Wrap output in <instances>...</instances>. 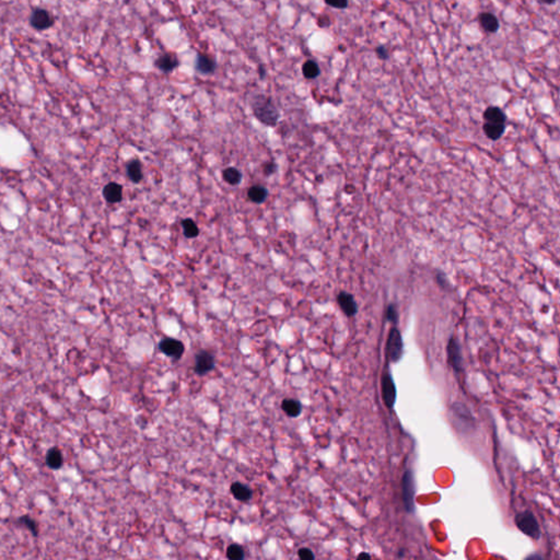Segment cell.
<instances>
[{"mask_svg":"<svg viewBox=\"0 0 560 560\" xmlns=\"http://www.w3.org/2000/svg\"><path fill=\"white\" fill-rule=\"evenodd\" d=\"M436 280L438 282V285H439L442 288V289H447L448 279H447V277H446L445 274H442L439 271V273H438L437 276H436Z\"/></svg>","mask_w":560,"mask_h":560,"instance_id":"4dcf8cb0","label":"cell"},{"mask_svg":"<svg viewBox=\"0 0 560 560\" xmlns=\"http://www.w3.org/2000/svg\"><path fill=\"white\" fill-rule=\"evenodd\" d=\"M337 303L341 309V311L349 318L356 315L358 312V304L351 293L340 291L337 296Z\"/></svg>","mask_w":560,"mask_h":560,"instance_id":"9c48e42d","label":"cell"},{"mask_svg":"<svg viewBox=\"0 0 560 560\" xmlns=\"http://www.w3.org/2000/svg\"><path fill=\"white\" fill-rule=\"evenodd\" d=\"M54 23L52 15L46 10L37 9L33 11L31 15V25L36 30H46Z\"/></svg>","mask_w":560,"mask_h":560,"instance_id":"30bf717a","label":"cell"},{"mask_svg":"<svg viewBox=\"0 0 560 560\" xmlns=\"http://www.w3.org/2000/svg\"><path fill=\"white\" fill-rule=\"evenodd\" d=\"M484 120L485 123H489V124L506 125L507 116L500 108L489 107L487 108L484 112Z\"/></svg>","mask_w":560,"mask_h":560,"instance_id":"8fae6325","label":"cell"},{"mask_svg":"<svg viewBox=\"0 0 560 560\" xmlns=\"http://www.w3.org/2000/svg\"><path fill=\"white\" fill-rule=\"evenodd\" d=\"M46 462L48 464V466L51 468L58 469L59 467H62L63 462H64L62 452H60L57 448H51V450H49L48 453H47Z\"/></svg>","mask_w":560,"mask_h":560,"instance_id":"7402d4cb","label":"cell"},{"mask_svg":"<svg viewBox=\"0 0 560 560\" xmlns=\"http://www.w3.org/2000/svg\"><path fill=\"white\" fill-rule=\"evenodd\" d=\"M361 558H367V559H370V558H371V556L369 555V554L362 553V554H360V555L358 556V559H361Z\"/></svg>","mask_w":560,"mask_h":560,"instance_id":"d6a6232c","label":"cell"},{"mask_svg":"<svg viewBox=\"0 0 560 560\" xmlns=\"http://www.w3.org/2000/svg\"><path fill=\"white\" fill-rule=\"evenodd\" d=\"M302 73L307 79H315L320 75V67L314 60H307L302 66Z\"/></svg>","mask_w":560,"mask_h":560,"instance_id":"603a6c76","label":"cell"},{"mask_svg":"<svg viewBox=\"0 0 560 560\" xmlns=\"http://www.w3.org/2000/svg\"><path fill=\"white\" fill-rule=\"evenodd\" d=\"M385 319L386 321L391 322L393 324H396L397 323V320H398V313H397V309L395 307V304H389L386 308V311H385Z\"/></svg>","mask_w":560,"mask_h":560,"instance_id":"484cf974","label":"cell"},{"mask_svg":"<svg viewBox=\"0 0 560 560\" xmlns=\"http://www.w3.org/2000/svg\"><path fill=\"white\" fill-rule=\"evenodd\" d=\"M195 372L199 375L207 374L215 368V358L208 351H201L195 358Z\"/></svg>","mask_w":560,"mask_h":560,"instance_id":"ba28073f","label":"cell"},{"mask_svg":"<svg viewBox=\"0 0 560 560\" xmlns=\"http://www.w3.org/2000/svg\"><path fill=\"white\" fill-rule=\"evenodd\" d=\"M403 489V502L407 512H414V499H415V480L414 474L407 470L402 479Z\"/></svg>","mask_w":560,"mask_h":560,"instance_id":"277c9868","label":"cell"},{"mask_svg":"<svg viewBox=\"0 0 560 560\" xmlns=\"http://www.w3.org/2000/svg\"><path fill=\"white\" fill-rule=\"evenodd\" d=\"M230 489L232 495H233V497L239 501L245 502L251 500L253 497V492L251 488L242 484V482H233V484L231 485Z\"/></svg>","mask_w":560,"mask_h":560,"instance_id":"5bb4252c","label":"cell"},{"mask_svg":"<svg viewBox=\"0 0 560 560\" xmlns=\"http://www.w3.org/2000/svg\"><path fill=\"white\" fill-rule=\"evenodd\" d=\"M251 107L254 116L262 124L266 126H276L278 123L280 113L270 98L259 94L252 100Z\"/></svg>","mask_w":560,"mask_h":560,"instance_id":"6da1fadb","label":"cell"},{"mask_svg":"<svg viewBox=\"0 0 560 560\" xmlns=\"http://www.w3.org/2000/svg\"><path fill=\"white\" fill-rule=\"evenodd\" d=\"M515 524L518 529L523 532L525 535L530 536L531 539L539 540L541 536V529L535 515L531 511H524L519 513L515 517Z\"/></svg>","mask_w":560,"mask_h":560,"instance_id":"7a4b0ae2","label":"cell"},{"mask_svg":"<svg viewBox=\"0 0 560 560\" xmlns=\"http://www.w3.org/2000/svg\"><path fill=\"white\" fill-rule=\"evenodd\" d=\"M479 24L486 32L496 33L499 30V21L497 16L489 12H484L479 15Z\"/></svg>","mask_w":560,"mask_h":560,"instance_id":"9a60e30c","label":"cell"},{"mask_svg":"<svg viewBox=\"0 0 560 560\" xmlns=\"http://www.w3.org/2000/svg\"><path fill=\"white\" fill-rule=\"evenodd\" d=\"M156 67L162 71V73L165 74H169L171 71H173L177 66H179V60L176 59V57L174 55H171V54H165L162 55V56H160L157 60L156 63Z\"/></svg>","mask_w":560,"mask_h":560,"instance_id":"4fadbf2b","label":"cell"},{"mask_svg":"<svg viewBox=\"0 0 560 560\" xmlns=\"http://www.w3.org/2000/svg\"><path fill=\"white\" fill-rule=\"evenodd\" d=\"M325 2L336 9H345L348 5V0H325Z\"/></svg>","mask_w":560,"mask_h":560,"instance_id":"4316f807","label":"cell"},{"mask_svg":"<svg viewBox=\"0 0 560 560\" xmlns=\"http://www.w3.org/2000/svg\"><path fill=\"white\" fill-rule=\"evenodd\" d=\"M375 53H376V56H378L380 59H387L389 58V53H387V49L385 46L383 45H380L375 48Z\"/></svg>","mask_w":560,"mask_h":560,"instance_id":"f546056e","label":"cell"},{"mask_svg":"<svg viewBox=\"0 0 560 560\" xmlns=\"http://www.w3.org/2000/svg\"><path fill=\"white\" fill-rule=\"evenodd\" d=\"M482 129H484V132L488 139L496 141L498 139H500L501 136L504 134V131H506V125L484 123V125H482Z\"/></svg>","mask_w":560,"mask_h":560,"instance_id":"e0dca14e","label":"cell"},{"mask_svg":"<svg viewBox=\"0 0 560 560\" xmlns=\"http://www.w3.org/2000/svg\"><path fill=\"white\" fill-rule=\"evenodd\" d=\"M281 408L284 410L285 414L289 416V417H298L301 414L302 406L299 401L292 400V398H288L285 400L281 404Z\"/></svg>","mask_w":560,"mask_h":560,"instance_id":"ffe728a7","label":"cell"},{"mask_svg":"<svg viewBox=\"0 0 560 560\" xmlns=\"http://www.w3.org/2000/svg\"><path fill=\"white\" fill-rule=\"evenodd\" d=\"M448 362L453 367V369L458 372L463 368V358H462V351L461 346L457 341L455 337H451L450 340L448 342Z\"/></svg>","mask_w":560,"mask_h":560,"instance_id":"8992f818","label":"cell"},{"mask_svg":"<svg viewBox=\"0 0 560 560\" xmlns=\"http://www.w3.org/2000/svg\"><path fill=\"white\" fill-rule=\"evenodd\" d=\"M298 555L299 558L303 560H312L315 557L313 552L311 550H309V548H301V550H299Z\"/></svg>","mask_w":560,"mask_h":560,"instance_id":"83f0119b","label":"cell"},{"mask_svg":"<svg viewBox=\"0 0 560 560\" xmlns=\"http://www.w3.org/2000/svg\"><path fill=\"white\" fill-rule=\"evenodd\" d=\"M386 353L393 362H397L403 354V339L396 327H392L387 337Z\"/></svg>","mask_w":560,"mask_h":560,"instance_id":"3957f363","label":"cell"},{"mask_svg":"<svg viewBox=\"0 0 560 560\" xmlns=\"http://www.w3.org/2000/svg\"><path fill=\"white\" fill-rule=\"evenodd\" d=\"M182 226H183V232H184V235L188 239H194V237H196L199 234V229L196 224L195 221L193 219H184L182 221Z\"/></svg>","mask_w":560,"mask_h":560,"instance_id":"cb8c5ba5","label":"cell"},{"mask_svg":"<svg viewBox=\"0 0 560 560\" xmlns=\"http://www.w3.org/2000/svg\"><path fill=\"white\" fill-rule=\"evenodd\" d=\"M275 170H276L275 164H267V166H266V169H265V173L269 175L271 173H274Z\"/></svg>","mask_w":560,"mask_h":560,"instance_id":"1f68e13d","label":"cell"},{"mask_svg":"<svg viewBox=\"0 0 560 560\" xmlns=\"http://www.w3.org/2000/svg\"><path fill=\"white\" fill-rule=\"evenodd\" d=\"M226 557L231 560H242L245 557V554H244V550L240 545L232 544L226 550Z\"/></svg>","mask_w":560,"mask_h":560,"instance_id":"d4e9b609","label":"cell"},{"mask_svg":"<svg viewBox=\"0 0 560 560\" xmlns=\"http://www.w3.org/2000/svg\"><path fill=\"white\" fill-rule=\"evenodd\" d=\"M127 175H128L129 180L134 183L141 182L143 174H142V168L139 160H131L130 162L127 164Z\"/></svg>","mask_w":560,"mask_h":560,"instance_id":"d6986e66","label":"cell"},{"mask_svg":"<svg viewBox=\"0 0 560 560\" xmlns=\"http://www.w3.org/2000/svg\"><path fill=\"white\" fill-rule=\"evenodd\" d=\"M543 3H546V4H553L556 2V0H541Z\"/></svg>","mask_w":560,"mask_h":560,"instance_id":"836d02e7","label":"cell"},{"mask_svg":"<svg viewBox=\"0 0 560 560\" xmlns=\"http://www.w3.org/2000/svg\"><path fill=\"white\" fill-rule=\"evenodd\" d=\"M268 195V191L262 185H254L248 188L247 197L249 201L254 204H262L266 201Z\"/></svg>","mask_w":560,"mask_h":560,"instance_id":"ac0fdd59","label":"cell"},{"mask_svg":"<svg viewBox=\"0 0 560 560\" xmlns=\"http://www.w3.org/2000/svg\"><path fill=\"white\" fill-rule=\"evenodd\" d=\"M196 69L203 75H210L216 70V63L206 55L199 54L196 59Z\"/></svg>","mask_w":560,"mask_h":560,"instance_id":"2e32d148","label":"cell"},{"mask_svg":"<svg viewBox=\"0 0 560 560\" xmlns=\"http://www.w3.org/2000/svg\"><path fill=\"white\" fill-rule=\"evenodd\" d=\"M103 196L105 201L111 204L119 203L123 198V187L117 183H109V184L104 187L103 190Z\"/></svg>","mask_w":560,"mask_h":560,"instance_id":"7c38bea8","label":"cell"},{"mask_svg":"<svg viewBox=\"0 0 560 560\" xmlns=\"http://www.w3.org/2000/svg\"><path fill=\"white\" fill-rule=\"evenodd\" d=\"M21 521H23L24 524L27 525V528H29V529L32 531V533H33V534L37 535V525H36V523H35V521L31 520L29 517H23V518H22Z\"/></svg>","mask_w":560,"mask_h":560,"instance_id":"f1b7e54d","label":"cell"},{"mask_svg":"<svg viewBox=\"0 0 560 560\" xmlns=\"http://www.w3.org/2000/svg\"><path fill=\"white\" fill-rule=\"evenodd\" d=\"M382 394H383V401L386 406L389 408L394 407L396 401V387L389 372H384L383 376H382Z\"/></svg>","mask_w":560,"mask_h":560,"instance_id":"52a82bcc","label":"cell"},{"mask_svg":"<svg viewBox=\"0 0 560 560\" xmlns=\"http://www.w3.org/2000/svg\"><path fill=\"white\" fill-rule=\"evenodd\" d=\"M223 177L228 184L235 186V185H239L241 183L242 173L241 171H239L236 168H232V166H230V168H226L224 170Z\"/></svg>","mask_w":560,"mask_h":560,"instance_id":"44dd1931","label":"cell"},{"mask_svg":"<svg viewBox=\"0 0 560 560\" xmlns=\"http://www.w3.org/2000/svg\"><path fill=\"white\" fill-rule=\"evenodd\" d=\"M159 348L165 356L173 358L175 360L181 359L183 353L185 351L184 343L181 340L174 339V338H164V339L160 341Z\"/></svg>","mask_w":560,"mask_h":560,"instance_id":"5b68a950","label":"cell"}]
</instances>
